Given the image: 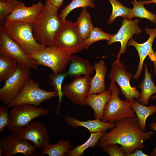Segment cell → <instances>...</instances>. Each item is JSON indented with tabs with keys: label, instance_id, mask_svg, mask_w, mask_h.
Listing matches in <instances>:
<instances>
[{
	"label": "cell",
	"instance_id": "cell-1",
	"mask_svg": "<svg viewBox=\"0 0 156 156\" xmlns=\"http://www.w3.org/2000/svg\"><path fill=\"white\" fill-rule=\"evenodd\" d=\"M115 123V127L109 132H105L101 138L99 144L100 147L117 144L121 146L125 153L129 154L137 149L144 148V141L154 133L152 131H143L136 117L126 118Z\"/></svg>",
	"mask_w": 156,
	"mask_h": 156
},
{
	"label": "cell",
	"instance_id": "cell-2",
	"mask_svg": "<svg viewBox=\"0 0 156 156\" xmlns=\"http://www.w3.org/2000/svg\"><path fill=\"white\" fill-rule=\"evenodd\" d=\"M59 9L45 3L40 14L31 24L34 38L39 43L46 47L53 46L54 38L61 23L58 14Z\"/></svg>",
	"mask_w": 156,
	"mask_h": 156
},
{
	"label": "cell",
	"instance_id": "cell-3",
	"mask_svg": "<svg viewBox=\"0 0 156 156\" xmlns=\"http://www.w3.org/2000/svg\"><path fill=\"white\" fill-rule=\"evenodd\" d=\"M3 24L7 34L20 45L29 56L47 47L39 43L34 38L31 24L5 21Z\"/></svg>",
	"mask_w": 156,
	"mask_h": 156
},
{
	"label": "cell",
	"instance_id": "cell-4",
	"mask_svg": "<svg viewBox=\"0 0 156 156\" xmlns=\"http://www.w3.org/2000/svg\"><path fill=\"white\" fill-rule=\"evenodd\" d=\"M109 90L112 94L105 106L101 120L115 123L126 118L136 117L135 112L131 107L133 100L130 102L121 100L119 97V88L113 80L110 82Z\"/></svg>",
	"mask_w": 156,
	"mask_h": 156
},
{
	"label": "cell",
	"instance_id": "cell-5",
	"mask_svg": "<svg viewBox=\"0 0 156 156\" xmlns=\"http://www.w3.org/2000/svg\"><path fill=\"white\" fill-rule=\"evenodd\" d=\"M53 46L72 55L83 49V40L78 32L75 24L66 20L62 21L54 39Z\"/></svg>",
	"mask_w": 156,
	"mask_h": 156
},
{
	"label": "cell",
	"instance_id": "cell-6",
	"mask_svg": "<svg viewBox=\"0 0 156 156\" xmlns=\"http://www.w3.org/2000/svg\"><path fill=\"white\" fill-rule=\"evenodd\" d=\"M9 111L10 121L7 127L12 132L19 131L34 119L49 113L47 109L33 105H23L14 106Z\"/></svg>",
	"mask_w": 156,
	"mask_h": 156
},
{
	"label": "cell",
	"instance_id": "cell-7",
	"mask_svg": "<svg viewBox=\"0 0 156 156\" xmlns=\"http://www.w3.org/2000/svg\"><path fill=\"white\" fill-rule=\"evenodd\" d=\"M58 96L56 91H48L40 88L39 84L29 78L18 96L7 106L29 105L39 106L51 98Z\"/></svg>",
	"mask_w": 156,
	"mask_h": 156
},
{
	"label": "cell",
	"instance_id": "cell-8",
	"mask_svg": "<svg viewBox=\"0 0 156 156\" xmlns=\"http://www.w3.org/2000/svg\"><path fill=\"white\" fill-rule=\"evenodd\" d=\"M30 69L18 63L14 73L5 81L0 89V99L4 105L7 106L21 92L29 78Z\"/></svg>",
	"mask_w": 156,
	"mask_h": 156
},
{
	"label": "cell",
	"instance_id": "cell-9",
	"mask_svg": "<svg viewBox=\"0 0 156 156\" xmlns=\"http://www.w3.org/2000/svg\"><path fill=\"white\" fill-rule=\"evenodd\" d=\"M71 55L62 49L52 46L47 47L29 57L36 60L38 65L49 67L53 74H57L64 70L70 61Z\"/></svg>",
	"mask_w": 156,
	"mask_h": 156
},
{
	"label": "cell",
	"instance_id": "cell-10",
	"mask_svg": "<svg viewBox=\"0 0 156 156\" xmlns=\"http://www.w3.org/2000/svg\"><path fill=\"white\" fill-rule=\"evenodd\" d=\"M0 54L9 56L30 68L38 70L36 60L30 57L20 45L6 32L3 24L0 27Z\"/></svg>",
	"mask_w": 156,
	"mask_h": 156
},
{
	"label": "cell",
	"instance_id": "cell-11",
	"mask_svg": "<svg viewBox=\"0 0 156 156\" xmlns=\"http://www.w3.org/2000/svg\"><path fill=\"white\" fill-rule=\"evenodd\" d=\"M37 148L29 141L21 139L17 132L0 139V156H13L21 153L25 156H42L35 153Z\"/></svg>",
	"mask_w": 156,
	"mask_h": 156
},
{
	"label": "cell",
	"instance_id": "cell-12",
	"mask_svg": "<svg viewBox=\"0 0 156 156\" xmlns=\"http://www.w3.org/2000/svg\"><path fill=\"white\" fill-rule=\"evenodd\" d=\"M112 69L108 78L116 82L120 88L122 94L126 101L130 102L134 99H138L140 93L135 87H132L130 81L133 77L132 75L127 72L123 64L116 60L112 64Z\"/></svg>",
	"mask_w": 156,
	"mask_h": 156
},
{
	"label": "cell",
	"instance_id": "cell-13",
	"mask_svg": "<svg viewBox=\"0 0 156 156\" xmlns=\"http://www.w3.org/2000/svg\"><path fill=\"white\" fill-rule=\"evenodd\" d=\"M91 78L81 76L74 77L69 83L64 85L63 95L75 104L84 106L90 87Z\"/></svg>",
	"mask_w": 156,
	"mask_h": 156
},
{
	"label": "cell",
	"instance_id": "cell-14",
	"mask_svg": "<svg viewBox=\"0 0 156 156\" xmlns=\"http://www.w3.org/2000/svg\"><path fill=\"white\" fill-rule=\"evenodd\" d=\"M22 139L32 142L37 148L42 150L51 142L48 130L41 123L34 121L18 132Z\"/></svg>",
	"mask_w": 156,
	"mask_h": 156
},
{
	"label": "cell",
	"instance_id": "cell-15",
	"mask_svg": "<svg viewBox=\"0 0 156 156\" xmlns=\"http://www.w3.org/2000/svg\"><path fill=\"white\" fill-rule=\"evenodd\" d=\"M139 20L136 18L133 21L124 19L122 25L118 32L114 34L108 42L107 44L110 45L115 42H119L120 43V48L118 53L116 55V60H120L121 54L126 51V47L130 39L132 38L135 34H137L142 32V29L138 25Z\"/></svg>",
	"mask_w": 156,
	"mask_h": 156
},
{
	"label": "cell",
	"instance_id": "cell-16",
	"mask_svg": "<svg viewBox=\"0 0 156 156\" xmlns=\"http://www.w3.org/2000/svg\"><path fill=\"white\" fill-rule=\"evenodd\" d=\"M44 5L40 1L31 6L27 7L20 1L7 16L5 21H18L31 24L36 20Z\"/></svg>",
	"mask_w": 156,
	"mask_h": 156
},
{
	"label": "cell",
	"instance_id": "cell-17",
	"mask_svg": "<svg viewBox=\"0 0 156 156\" xmlns=\"http://www.w3.org/2000/svg\"><path fill=\"white\" fill-rule=\"evenodd\" d=\"M146 34L149 35L148 39L145 42L140 44L135 41L132 38L129 41L127 46H132L137 50L140 58V62L137 71L133 76L134 79H136L140 76L142 69L144 61L148 55L151 61L154 62L156 61V56L152 48L153 41L156 36V27L150 29L148 28L145 29Z\"/></svg>",
	"mask_w": 156,
	"mask_h": 156
},
{
	"label": "cell",
	"instance_id": "cell-18",
	"mask_svg": "<svg viewBox=\"0 0 156 156\" xmlns=\"http://www.w3.org/2000/svg\"><path fill=\"white\" fill-rule=\"evenodd\" d=\"M65 121L68 125L73 127L82 126L87 129L91 133L106 131L108 129H112L116 126L115 123L105 122L95 119L86 121H80L69 115H66Z\"/></svg>",
	"mask_w": 156,
	"mask_h": 156
},
{
	"label": "cell",
	"instance_id": "cell-19",
	"mask_svg": "<svg viewBox=\"0 0 156 156\" xmlns=\"http://www.w3.org/2000/svg\"><path fill=\"white\" fill-rule=\"evenodd\" d=\"M112 94L111 91L108 90L101 93L91 94L86 97L85 105L92 108L96 119H102L105 106Z\"/></svg>",
	"mask_w": 156,
	"mask_h": 156
},
{
	"label": "cell",
	"instance_id": "cell-20",
	"mask_svg": "<svg viewBox=\"0 0 156 156\" xmlns=\"http://www.w3.org/2000/svg\"><path fill=\"white\" fill-rule=\"evenodd\" d=\"M95 70L94 76L91 78L90 90L88 95L94 94H100L106 90L105 77L107 67L105 61L102 60L94 63L93 66Z\"/></svg>",
	"mask_w": 156,
	"mask_h": 156
},
{
	"label": "cell",
	"instance_id": "cell-21",
	"mask_svg": "<svg viewBox=\"0 0 156 156\" xmlns=\"http://www.w3.org/2000/svg\"><path fill=\"white\" fill-rule=\"evenodd\" d=\"M69 62V68L67 72L68 76L74 77L83 75L90 77L92 74L94 68L89 60L73 54L70 56Z\"/></svg>",
	"mask_w": 156,
	"mask_h": 156
},
{
	"label": "cell",
	"instance_id": "cell-22",
	"mask_svg": "<svg viewBox=\"0 0 156 156\" xmlns=\"http://www.w3.org/2000/svg\"><path fill=\"white\" fill-rule=\"evenodd\" d=\"M145 74L144 80L139 87L142 90L138 99V101L142 104L146 105L148 104L150 98L151 96L156 94V86L153 82L151 73H149L147 65H144Z\"/></svg>",
	"mask_w": 156,
	"mask_h": 156
},
{
	"label": "cell",
	"instance_id": "cell-23",
	"mask_svg": "<svg viewBox=\"0 0 156 156\" xmlns=\"http://www.w3.org/2000/svg\"><path fill=\"white\" fill-rule=\"evenodd\" d=\"M131 107L136 114L140 128L145 131L146 119L148 116L156 112V106H146L135 101V99L131 104Z\"/></svg>",
	"mask_w": 156,
	"mask_h": 156
},
{
	"label": "cell",
	"instance_id": "cell-24",
	"mask_svg": "<svg viewBox=\"0 0 156 156\" xmlns=\"http://www.w3.org/2000/svg\"><path fill=\"white\" fill-rule=\"evenodd\" d=\"M75 27L81 38L83 40L89 36L94 27L91 17L86 8H83L79 16L75 23Z\"/></svg>",
	"mask_w": 156,
	"mask_h": 156
},
{
	"label": "cell",
	"instance_id": "cell-25",
	"mask_svg": "<svg viewBox=\"0 0 156 156\" xmlns=\"http://www.w3.org/2000/svg\"><path fill=\"white\" fill-rule=\"evenodd\" d=\"M18 62L6 55H0V81H5L16 70Z\"/></svg>",
	"mask_w": 156,
	"mask_h": 156
},
{
	"label": "cell",
	"instance_id": "cell-26",
	"mask_svg": "<svg viewBox=\"0 0 156 156\" xmlns=\"http://www.w3.org/2000/svg\"><path fill=\"white\" fill-rule=\"evenodd\" d=\"M72 148L69 140H61L55 144H49L42 150V156H64L66 155L69 150Z\"/></svg>",
	"mask_w": 156,
	"mask_h": 156
},
{
	"label": "cell",
	"instance_id": "cell-27",
	"mask_svg": "<svg viewBox=\"0 0 156 156\" xmlns=\"http://www.w3.org/2000/svg\"><path fill=\"white\" fill-rule=\"evenodd\" d=\"M106 132L103 131L91 133L90 137L83 144L78 146L69 150L67 155L68 156H81L83 155L84 151L90 147H93L99 144V142Z\"/></svg>",
	"mask_w": 156,
	"mask_h": 156
},
{
	"label": "cell",
	"instance_id": "cell-28",
	"mask_svg": "<svg viewBox=\"0 0 156 156\" xmlns=\"http://www.w3.org/2000/svg\"><path fill=\"white\" fill-rule=\"evenodd\" d=\"M112 6V12L107 23L108 24L113 22L118 16H122L124 19L131 20L133 17L132 9L127 8L123 5L117 0H109Z\"/></svg>",
	"mask_w": 156,
	"mask_h": 156
},
{
	"label": "cell",
	"instance_id": "cell-29",
	"mask_svg": "<svg viewBox=\"0 0 156 156\" xmlns=\"http://www.w3.org/2000/svg\"><path fill=\"white\" fill-rule=\"evenodd\" d=\"M131 2L133 7L132 9L133 17L146 18L153 23H156V15L145 8L143 1H137L134 0Z\"/></svg>",
	"mask_w": 156,
	"mask_h": 156
},
{
	"label": "cell",
	"instance_id": "cell-30",
	"mask_svg": "<svg viewBox=\"0 0 156 156\" xmlns=\"http://www.w3.org/2000/svg\"><path fill=\"white\" fill-rule=\"evenodd\" d=\"M87 7L92 8H95V5L93 0H72L62 10L59 16L61 21H63L66 20L68 14L74 9L80 7L83 8Z\"/></svg>",
	"mask_w": 156,
	"mask_h": 156
},
{
	"label": "cell",
	"instance_id": "cell-31",
	"mask_svg": "<svg viewBox=\"0 0 156 156\" xmlns=\"http://www.w3.org/2000/svg\"><path fill=\"white\" fill-rule=\"evenodd\" d=\"M67 76V72L63 73H60L57 74H53L49 76V78L51 80L49 83L53 87L54 90L56 91L58 95V103L56 114L58 113L64 96L62 89V83L64 79Z\"/></svg>",
	"mask_w": 156,
	"mask_h": 156
},
{
	"label": "cell",
	"instance_id": "cell-32",
	"mask_svg": "<svg viewBox=\"0 0 156 156\" xmlns=\"http://www.w3.org/2000/svg\"><path fill=\"white\" fill-rule=\"evenodd\" d=\"M114 35L105 33L99 28L94 27L88 37L83 40L84 48L88 49L92 44L101 40L109 41Z\"/></svg>",
	"mask_w": 156,
	"mask_h": 156
},
{
	"label": "cell",
	"instance_id": "cell-33",
	"mask_svg": "<svg viewBox=\"0 0 156 156\" xmlns=\"http://www.w3.org/2000/svg\"><path fill=\"white\" fill-rule=\"evenodd\" d=\"M21 1L10 0L6 1H0V22L2 24L6 17L13 11Z\"/></svg>",
	"mask_w": 156,
	"mask_h": 156
},
{
	"label": "cell",
	"instance_id": "cell-34",
	"mask_svg": "<svg viewBox=\"0 0 156 156\" xmlns=\"http://www.w3.org/2000/svg\"><path fill=\"white\" fill-rule=\"evenodd\" d=\"M9 108L7 106L0 105V133L5 130V128L9 125L10 121Z\"/></svg>",
	"mask_w": 156,
	"mask_h": 156
},
{
	"label": "cell",
	"instance_id": "cell-35",
	"mask_svg": "<svg viewBox=\"0 0 156 156\" xmlns=\"http://www.w3.org/2000/svg\"><path fill=\"white\" fill-rule=\"evenodd\" d=\"M102 147L103 150L110 156H125V152L118 144H111Z\"/></svg>",
	"mask_w": 156,
	"mask_h": 156
},
{
	"label": "cell",
	"instance_id": "cell-36",
	"mask_svg": "<svg viewBox=\"0 0 156 156\" xmlns=\"http://www.w3.org/2000/svg\"><path fill=\"white\" fill-rule=\"evenodd\" d=\"M126 156H148V155L144 153L142 151V149H137L134 151L129 154H125Z\"/></svg>",
	"mask_w": 156,
	"mask_h": 156
},
{
	"label": "cell",
	"instance_id": "cell-37",
	"mask_svg": "<svg viewBox=\"0 0 156 156\" xmlns=\"http://www.w3.org/2000/svg\"><path fill=\"white\" fill-rule=\"evenodd\" d=\"M63 2L64 0H46L45 3H50L59 8L63 5Z\"/></svg>",
	"mask_w": 156,
	"mask_h": 156
},
{
	"label": "cell",
	"instance_id": "cell-38",
	"mask_svg": "<svg viewBox=\"0 0 156 156\" xmlns=\"http://www.w3.org/2000/svg\"><path fill=\"white\" fill-rule=\"evenodd\" d=\"M151 128L153 130L156 131V122L152 123L151 124ZM151 155L152 156H156V146L153 149Z\"/></svg>",
	"mask_w": 156,
	"mask_h": 156
},
{
	"label": "cell",
	"instance_id": "cell-39",
	"mask_svg": "<svg viewBox=\"0 0 156 156\" xmlns=\"http://www.w3.org/2000/svg\"><path fill=\"white\" fill-rule=\"evenodd\" d=\"M144 4H149L152 3L156 4V0H151L149 1H144Z\"/></svg>",
	"mask_w": 156,
	"mask_h": 156
},
{
	"label": "cell",
	"instance_id": "cell-40",
	"mask_svg": "<svg viewBox=\"0 0 156 156\" xmlns=\"http://www.w3.org/2000/svg\"><path fill=\"white\" fill-rule=\"evenodd\" d=\"M154 54L156 56V49L155 51H154ZM153 65L154 67V75H155L156 74V61L154 62Z\"/></svg>",
	"mask_w": 156,
	"mask_h": 156
},
{
	"label": "cell",
	"instance_id": "cell-41",
	"mask_svg": "<svg viewBox=\"0 0 156 156\" xmlns=\"http://www.w3.org/2000/svg\"><path fill=\"white\" fill-rule=\"evenodd\" d=\"M151 99L152 100H153V99H156V95L152 96L151 97Z\"/></svg>",
	"mask_w": 156,
	"mask_h": 156
},
{
	"label": "cell",
	"instance_id": "cell-42",
	"mask_svg": "<svg viewBox=\"0 0 156 156\" xmlns=\"http://www.w3.org/2000/svg\"><path fill=\"white\" fill-rule=\"evenodd\" d=\"M10 0H0V1H8Z\"/></svg>",
	"mask_w": 156,
	"mask_h": 156
}]
</instances>
